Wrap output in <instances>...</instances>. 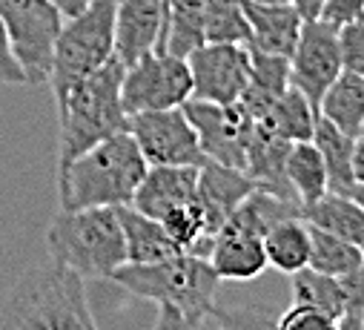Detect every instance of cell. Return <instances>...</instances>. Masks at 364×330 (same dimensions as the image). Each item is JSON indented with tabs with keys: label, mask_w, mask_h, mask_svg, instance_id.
I'll return each mask as SVG.
<instances>
[{
	"label": "cell",
	"mask_w": 364,
	"mask_h": 330,
	"mask_svg": "<svg viewBox=\"0 0 364 330\" xmlns=\"http://www.w3.org/2000/svg\"><path fill=\"white\" fill-rule=\"evenodd\" d=\"M166 9L164 0H118L115 55L129 66L149 52H161Z\"/></svg>",
	"instance_id": "cell-13"
},
{
	"label": "cell",
	"mask_w": 364,
	"mask_h": 330,
	"mask_svg": "<svg viewBox=\"0 0 364 330\" xmlns=\"http://www.w3.org/2000/svg\"><path fill=\"white\" fill-rule=\"evenodd\" d=\"M149 164L124 129L58 167L60 210L129 207Z\"/></svg>",
	"instance_id": "cell-1"
},
{
	"label": "cell",
	"mask_w": 364,
	"mask_h": 330,
	"mask_svg": "<svg viewBox=\"0 0 364 330\" xmlns=\"http://www.w3.org/2000/svg\"><path fill=\"white\" fill-rule=\"evenodd\" d=\"M316 107L304 98V92H299L296 87H290L272 110L261 118L264 127H269L276 135H282L284 141L296 144V141H313V129H316Z\"/></svg>",
	"instance_id": "cell-27"
},
{
	"label": "cell",
	"mask_w": 364,
	"mask_h": 330,
	"mask_svg": "<svg viewBox=\"0 0 364 330\" xmlns=\"http://www.w3.org/2000/svg\"><path fill=\"white\" fill-rule=\"evenodd\" d=\"M193 75V98L210 104H238L252 69V49L244 43H204L187 55Z\"/></svg>",
	"instance_id": "cell-10"
},
{
	"label": "cell",
	"mask_w": 364,
	"mask_h": 330,
	"mask_svg": "<svg viewBox=\"0 0 364 330\" xmlns=\"http://www.w3.org/2000/svg\"><path fill=\"white\" fill-rule=\"evenodd\" d=\"M127 132L135 138L149 167H204L207 155L184 107L129 115Z\"/></svg>",
	"instance_id": "cell-9"
},
{
	"label": "cell",
	"mask_w": 364,
	"mask_h": 330,
	"mask_svg": "<svg viewBox=\"0 0 364 330\" xmlns=\"http://www.w3.org/2000/svg\"><path fill=\"white\" fill-rule=\"evenodd\" d=\"M290 4L299 9V15H301L304 21H318L324 0H290Z\"/></svg>",
	"instance_id": "cell-36"
},
{
	"label": "cell",
	"mask_w": 364,
	"mask_h": 330,
	"mask_svg": "<svg viewBox=\"0 0 364 330\" xmlns=\"http://www.w3.org/2000/svg\"><path fill=\"white\" fill-rule=\"evenodd\" d=\"M193 201H198V167H149L129 207L161 221Z\"/></svg>",
	"instance_id": "cell-15"
},
{
	"label": "cell",
	"mask_w": 364,
	"mask_h": 330,
	"mask_svg": "<svg viewBox=\"0 0 364 330\" xmlns=\"http://www.w3.org/2000/svg\"><path fill=\"white\" fill-rule=\"evenodd\" d=\"M318 18L327 21V23H333L336 29L344 26V23L361 21L364 18V0H324Z\"/></svg>",
	"instance_id": "cell-33"
},
{
	"label": "cell",
	"mask_w": 364,
	"mask_h": 330,
	"mask_svg": "<svg viewBox=\"0 0 364 330\" xmlns=\"http://www.w3.org/2000/svg\"><path fill=\"white\" fill-rule=\"evenodd\" d=\"M112 282L138 299L155 302L158 307H172L196 324H210L215 316V293L221 279L213 265L193 253H175L161 262L132 265L127 262L112 273Z\"/></svg>",
	"instance_id": "cell-4"
},
{
	"label": "cell",
	"mask_w": 364,
	"mask_h": 330,
	"mask_svg": "<svg viewBox=\"0 0 364 330\" xmlns=\"http://www.w3.org/2000/svg\"><path fill=\"white\" fill-rule=\"evenodd\" d=\"M276 330H341V321L318 307L290 304V310L279 316Z\"/></svg>",
	"instance_id": "cell-30"
},
{
	"label": "cell",
	"mask_w": 364,
	"mask_h": 330,
	"mask_svg": "<svg viewBox=\"0 0 364 330\" xmlns=\"http://www.w3.org/2000/svg\"><path fill=\"white\" fill-rule=\"evenodd\" d=\"M215 330H238V327H232V324H218Z\"/></svg>",
	"instance_id": "cell-40"
},
{
	"label": "cell",
	"mask_w": 364,
	"mask_h": 330,
	"mask_svg": "<svg viewBox=\"0 0 364 330\" xmlns=\"http://www.w3.org/2000/svg\"><path fill=\"white\" fill-rule=\"evenodd\" d=\"M353 179L355 184H364V132L353 141Z\"/></svg>",
	"instance_id": "cell-35"
},
{
	"label": "cell",
	"mask_w": 364,
	"mask_h": 330,
	"mask_svg": "<svg viewBox=\"0 0 364 330\" xmlns=\"http://www.w3.org/2000/svg\"><path fill=\"white\" fill-rule=\"evenodd\" d=\"M250 4H290V0H250Z\"/></svg>",
	"instance_id": "cell-39"
},
{
	"label": "cell",
	"mask_w": 364,
	"mask_h": 330,
	"mask_svg": "<svg viewBox=\"0 0 364 330\" xmlns=\"http://www.w3.org/2000/svg\"><path fill=\"white\" fill-rule=\"evenodd\" d=\"M52 4L63 12V18H75V15H80L83 9L92 6L95 0H52Z\"/></svg>",
	"instance_id": "cell-37"
},
{
	"label": "cell",
	"mask_w": 364,
	"mask_h": 330,
	"mask_svg": "<svg viewBox=\"0 0 364 330\" xmlns=\"http://www.w3.org/2000/svg\"><path fill=\"white\" fill-rule=\"evenodd\" d=\"M241 4L250 23V49L290 58L304 26L299 9L293 4H250V0Z\"/></svg>",
	"instance_id": "cell-17"
},
{
	"label": "cell",
	"mask_w": 364,
	"mask_h": 330,
	"mask_svg": "<svg viewBox=\"0 0 364 330\" xmlns=\"http://www.w3.org/2000/svg\"><path fill=\"white\" fill-rule=\"evenodd\" d=\"M115 6L118 0H95L80 15L63 21L49 75V87L58 104L75 84H80L115 55Z\"/></svg>",
	"instance_id": "cell-6"
},
{
	"label": "cell",
	"mask_w": 364,
	"mask_h": 330,
	"mask_svg": "<svg viewBox=\"0 0 364 330\" xmlns=\"http://www.w3.org/2000/svg\"><path fill=\"white\" fill-rule=\"evenodd\" d=\"M338 49L344 72H355L364 78V18L338 26Z\"/></svg>",
	"instance_id": "cell-31"
},
{
	"label": "cell",
	"mask_w": 364,
	"mask_h": 330,
	"mask_svg": "<svg viewBox=\"0 0 364 330\" xmlns=\"http://www.w3.org/2000/svg\"><path fill=\"white\" fill-rule=\"evenodd\" d=\"M293 87L290 80V58L282 55H267L252 49V69H250V84L241 95V110L252 118L261 121L272 104H276L287 90Z\"/></svg>",
	"instance_id": "cell-19"
},
{
	"label": "cell",
	"mask_w": 364,
	"mask_h": 330,
	"mask_svg": "<svg viewBox=\"0 0 364 330\" xmlns=\"http://www.w3.org/2000/svg\"><path fill=\"white\" fill-rule=\"evenodd\" d=\"M290 287H293V304L318 307V310H324L336 319H341L344 310H347V284H344V279L324 276L313 267H304V270L290 276Z\"/></svg>",
	"instance_id": "cell-28"
},
{
	"label": "cell",
	"mask_w": 364,
	"mask_h": 330,
	"mask_svg": "<svg viewBox=\"0 0 364 330\" xmlns=\"http://www.w3.org/2000/svg\"><path fill=\"white\" fill-rule=\"evenodd\" d=\"M290 147H293L290 141H284L269 127L255 121L252 132H250V144H247V170L244 173L255 181L258 190L299 201L290 181H287V152H290Z\"/></svg>",
	"instance_id": "cell-18"
},
{
	"label": "cell",
	"mask_w": 364,
	"mask_h": 330,
	"mask_svg": "<svg viewBox=\"0 0 364 330\" xmlns=\"http://www.w3.org/2000/svg\"><path fill=\"white\" fill-rule=\"evenodd\" d=\"M255 190V181L244 170H232L215 161H207L204 167H198V204L204 210L210 233L215 235L224 221L235 213V207Z\"/></svg>",
	"instance_id": "cell-16"
},
{
	"label": "cell",
	"mask_w": 364,
	"mask_h": 330,
	"mask_svg": "<svg viewBox=\"0 0 364 330\" xmlns=\"http://www.w3.org/2000/svg\"><path fill=\"white\" fill-rule=\"evenodd\" d=\"M184 112L198 132L207 161L224 164V167H232V170H247V144L255 121L241 110V104L221 107V104L190 98L184 104Z\"/></svg>",
	"instance_id": "cell-11"
},
{
	"label": "cell",
	"mask_w": 364,
	"mask_h": 330,
	"mask_svg": "<svg viewBox=\"0 0 364 330\" xmlns=\"http://www.w3.org/2000/svg\"><path fill=\"white\" fill-rule=\"evenodd\" d=\"M207 262L221 282H252L269 267L264 235L232 221H224V227L215 233Z\"/></svg>",
	"instance_id": "cell-14"
},
{
	"label": "cell",
	"mask_w": 364,
	"mask_h": 330,
	"mask_svg": "<svg viewBox=\"0 0 364 330\" xmlns=\"http://www.w3.org/2000/svg\"><path fill=\"white\" fill-rule=\"evenodd\" d=\"M204 35H207V43L250 46V23H247L241 0H207Z\"/></svg>",
	"instance_id": "cell-29"
},
{
	"label": "cell",
	"mask_w": 364,
	"mask_h": 330,
	"mask_svg": "<svg viewBox=\"0 0 364 330\" xmlns=\"http://www.w3.org/2000/svg\"><path fill=\"white\" fill-rule=\"evenodd\" d=\"M0 330H101L83 276L46 262L26 270L0 302Z\"/></svg>",
	"instance_id": "cell-2"
},
{
	"label": "cell",
	"mask_w": 364,
	"mask_h": 330,
	"mask_svg": "<svg viewBox=\"0 0 364 330\" xmlns=\"http://www.w3.org/2000/svg\"><path fill=\"white\" fill-rule=\"evenodd\" d=\"M344 72L341 49H338V29L327 21H304L299 43L290 55V80L299 92L316 107L327 92V87Z\"/></svg>",
	"instance_id": "cell-12"
},
{
	"label": "cell",
	"mask_w": 364,
	"mask_h": 330,
	"mask_svg": "<svg viewBox=\"0 0 364 330\" xmlns=\"http://www.w3.org/2000/svg\"><path fill=\"white\" fill-rule=\"evenodd\" d=\"M124 72L127 63L118 55H112L101 69H95L80 84H75L66 92V98L58 104V115H60L58 167L127 129L129 115L121 98Z\"/></svg>",
	"instance_id": "cell-3"
},
{
	"label": "cell",
	"mask_w": 364,
	"mask_h": 330,
	"mask_svg": "<svg viewBox=\"0 0 364 330\" xmlns=\"http://www.w3.org/2000/svg\"><path fill=\"white\" fill-rule=\"evenodd\" d=\"M152 330H204V324H196L190 319H184L172 307H158V319Z\"/></svg>",
	"instance_id": "cell-34"
},
{
	"label": "cell",
	"mask_w": 364,
	"mask_h": 330,
	"mask_svg": "<svg viewBox=\"0 0 364 330\" xmlns=\"http://www.w3.org/2000/svg\"><path fill=\"white\" fill-rule=\"evenodd\" d=\"M318 115L344 135L358 138L364 132V78L355 72H341L321 95Z\"/></svg>",
	"instance_id": "cell-23"
},
{
	"label": "cell",
	"mask_w": 364,
	"mask_h": 330,
	"mask_svg": "<svg viewBox=\"0 0 364 330\" xmlns=\"http://www.w3.org/2000/svg\"><path fill=\"white\" fill-rule=\"evenodd\" d=\"M264 250L272 270L293 276L310 265V224L304 215L276 221L264 233Z\"/></svg>",
	"instance_id": "cell-20"
},
{
	"label": "cell",
	"mask_w": 364,
	"mask_h": 330,
	"mask_svg": "<svg viewBox=\"0 0 364 330\" xmlns=\"http://www.w3.org/2000/svg\"><path fill=\"white\" fill-rule=\"evenodd\" d=\"M301 215L313 227H318L324 233H333V235L355 244L358 250H364V207L353 196L324 193L318 201L307 204L301 210Z\"/></svg>",
	"instance_id": "cell-22"
},
{
	"label": "cell",
	"mask_w": 364,
	"mask_h": 330,
	"mask_svg": "<svg viewBox=\"0 0 364 330\" xmlns=\"http://www.w3.org/2000/svg\"><path fill=\"white\" fill-rule=\"evenodd\" d=\"M0 21L26 75V87L49 84L55 43L66 21L63 12L52 0H0Z\"/></svg>",
	"instance_id": "cell-7"
},
{
	"label": "cell",
	"mask_w": 364,
	"mask_h": 330,
	"mask_svg": "<svg viewBox=\"0 0 364 330\" xmlns=\"http://www.w3.org/2000/svg\"><path fill=\"white\" fill-rule=\"evenodd\" d=\"M121 227L127 241V262L132 265H149V262L169 259L175 253H184L169 238V233L158 218H149L135 207H121Z\"/></svg>",
	"instance_id": "cell-21"
},
{
	"label": "cell",
	"mask_w": 364,
	"mask_h": 330,
	"mask_svg": "<svg viewBox=\"0 0 364 330\" xmlns=\"http://www.w3.org/2000/svg\"><path fill=\"white\" fill-rule=\"evenodd\" d=\"M350 196H353V198H355V201L364 207V184H355V187L350 190Z\"/></svg>",
	"instance_id": "cell-38"
},
{
	"label": "cell",
	"mask_w": 364,
	"mask_h": 330,
	"mask_svg": "<svg viewBox=\"0 0 364 330\" xmlns=\"http://www.w3.org/2000/svg\"><path fill=\"white\" fill-rule=\"evenodd\" d=\"M307 267H313L324 276L344 279L364 267V250H358L355 244L310 224V265Z\"/></svg>",
	"instance_id": "cell-26"
},
{
	"label": "cell",
	"mask_w": 364,
	"mask_h": 330,
	"mask_svg": "<svg viewBox=\"0 0 364 330\" xmlns=\"http://www.w3.org/2000/svg\"><path fill=\"white\" fill-rule=\"evenodd\" d=\"M127 115L184 107L193 98V75L187 58L169 52H149L129 63L121 87Z\"/></svg>",
	"instance_id": "cell-8"
},
{
	"label": "cell",
	"mask_w": 364,
	"mask_h": 330,
	"mask_svg": "<svg viewBox=\"0 0 364 330\" xmlns=\"http://www.w3.org/2000/svg\"><path fill=\"white\" fill-rule=\"evenodd\" d=\"M353 141L350 135H344L338 127H333L327 118L316 115V129H313V144L318 147L324 167H327V179H330V193H344L350 196V190L355 187L353 179Z\"/></svg>",
	"instance_id": "cell-24"
},
{
	"label": "cell",
	"mask_w": 364,
	"mask_h": 330,
	"mask_svg": "<svg viewBox=\"0 0 364 330\" xmlns=\"http://www.w3.org/2000/svg\"><path fill=\"white\" fill-rule=\"evenodd\" d=\"M0 87H26V75L15 58L4 21H0Z\"/></svg>",
	"instance_id": "cell-32"
},
{
	"label": "cell",
	"mask_w": 364,
	"mask_h": 330,
	"mask_svg": "<svg viewBox=\"0 0 364 330\" xmlns=\"http://www.w3.org/2000/svg\"><path fill=\"white\" fill-rule=\"evenodd\" d=\"M49 259L83 279H112L127 265L121 207L60 210L46 230Z\"/></svg>",
	"instance_id": "cell-5"
},
{
	"label": "cell",
	"mask_w": 364,
	"mask_h": 330,
	"mask_svg": "<svg viewBox=\"0 0 364 330\" xmlns=\"http://www.w3.org/2000/svg\"><path fill=\"white\" fill-rule=\"evenodd\" d=\"M287 181L301 204V210L330 193V179L324 158L313 141H296L287 152Z\"/></svg>",
	"instance_id": "cell-25"
}]
</instances>
